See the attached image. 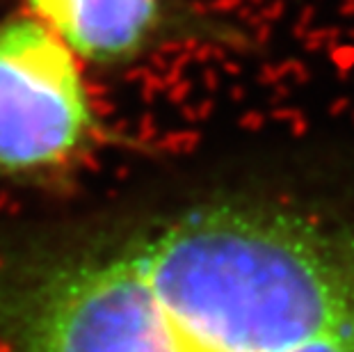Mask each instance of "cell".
Wrapping results in <instances>:
<instances>
[{"label": "cell", "mask_w": 354, "mask_h": 352, "mask_svg": "<svg viewBox=\"0 0 354 352\" xmlns=\"http://www.w3.org/2000/svg\"><path fill=\"white\" fill-rule=\"evenodd\" d=\"M5 352H354V206L213 197L0 236Z\"/></svg>", "instance_id": "obj_1"}, {"label": "cell", "mask_w": 354, "mask_h": 352, "mask_svg": "<svg viewBox=\"0 0 354 352\" xmlns=\"http://www.w3.org/2000/svg\"><path fill=\"white\" fill-rule=\"evenodd\" d=\"M96 136V115L71 48L32 17L0 24V176L48 178Z\"/></svg>", "instance_id": "obj_2"}, {"label": "cell", "mask_w": 354, "mask_h": 352, "mask_svg": "<svg viewBox=\"0 0 354 352\" xmlns=\"http://www.w3.org/2000/svg\"><path fill=\"white\" fill-rule=\"evenodd\" d=\"M73 55L112 66L140 57L160 37L165 0H26Z\"/></svg>", "instance_id": "obj_3"}]
</instances>
